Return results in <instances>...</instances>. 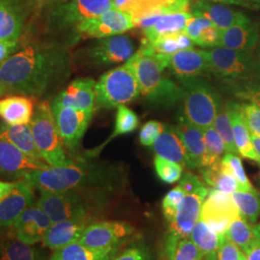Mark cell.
Here are the masks:
<instances>
[{"instance_id": "obj_1", "label": "cell", "mask_w": 260, "mask_h": 260, "mask_svg": "<svg viewBox=\"0 0 260 260\" xmlns=\"http://www.w3.org/2000/svg\"><path fill=\"white\" fill-rule=\"evenodd\" d=\"M69 51L54 42H25L0 65V83L8 95L33 100L50 95L62 87L71 74Z\"/></svg>"}, {"instance_id": "obj_2", "label": "cell", "mask_w": 260, "mask_h": 260, "mask_svg": "<svg viewBox=\"0 0 260 260\" xmlns=\"http://www.w3.org/2000/svg\"><path fill=\"white\" fill-rule=\"evenodd\" d=\"M118 177L115 167L77 158L69 166L33 171L24 179L40 191H78L86 194L98 189H112Z\"/></svg>"}, {"instance_id": "obj_3", "label": "cell", "mask_w": 260, "mask_h": 260, "mask_svg": "<svg viewBox=\"0 0 260 260\" xmlns=\"http://www.w3.org/2000/svg\"><path fill=\"white\" fill-rule=\"evenodd\" d=\"M125 64L134 73L139 84L140 93L150 104L168 108L183 100L181 86L166 77L163 72L165 68L157 58L140 47Z\"/></svg>"}, {"instance_id": "obj_4", "label": "cell", "mask_w": 260, "mask_h": 260, "mask_svg": "<svg viewBox=\"0 0 260 260\" xmlns=\"http://www.w3.org/2000/svg\"><path fill=\"white\" fill-rule=\"evenodd\" d=\"M183 89V110L186 119L205 129L213 125L223 104L221 95L204 77L178 78Z\"/></svg>"}, {"instance_id": "obj_5", "label": "cell", "mask_w": 260, "mask_h": 260, "mask_svg": "<svg viewBox=\"0 0 260 260\" xmlns=\"http://www.w3.org/2000/svg\"><path fill=\"white\" fill-rule=\"evenodd\" d=\"M30 124L38 149L50 167H64L75 163V160L66 152L48 101L45 100L38 103Z\"/></svg>"}, {"instance_id": "obj_6", "label": "cell", "mask_w": 260, "mask_h": 260, "mask_svg": "<svg viewBox=\"0 0 260 260\" xmlns=\"http://www.w3.org/2000/svg\"><path fill=\"white\" fill-rule=\"evenodd\" d=\"M95 109H113L134 102L139 96L137 78L128 66L103 74L94 86Z\"/></svg>"}, {"instance_id": "obj_7", "label": "cell", "mask_w": 260, "mask_h": 260, "mask_svg": "<svg viewBox=\"0 0 260 260\" xmlns=\"http://www.w3.org/2000/svg\"><path fill=\"white\" fill-rule=\"evenodd\" d=\"M207 54L210 75L223 82L251 81L256 76V60L252 52L219 46L207 50Z\"/></svg>"}, {"instance_id": "obj_8", "label": "cell", "mask_w": 260, "mask_h": 260, "mask_svg": "<svg viewBox=\"0 0 260 260\" xmlns=\"http://www.w3.org/2000/svg\"><path fill=\"white\" fill-rule=\"evenodd\" d=\"M37 205L52 223L91 215V204L85 193L78 191H40Z\"/></svg>"}, {"instance_id": "obj_9", "label": "cell", "mask_w": 260, "mask_h": 260, "mask_svg": "<svg viewBox=\"0 0 260 260\" xmlns=\"http://www.w3.org/2000/svg\"><path fill=\"white\" fill-rule=\"evenodd\" d=\"M135 46L127 35H116L99 39L94 44L79 52V58L89 65L109 67L128 61L134 54Z\"/></svg>"}, {"instance_id": "obj_10", "label": "cell", "mask_w": 260, "mask_h": 260, "mask_svg": "<svg viewBox=\"0 0 260 260\" xmlns=\"http://www.w3.org/2000/svg\"><path fill=\"white\" fill-rule=\"evenodd\" d=\"M56 126L66 149L75 154L93 119V111H83L51 103Z\"/></svg>"}, {"instance_id": "obj_11", "label": "cell", "mask_w": 260, "mask_h": 260, "mask_svg": "<svg viewBox=\"0 0 260 260\" xmlns=\"http://www.w3.org/2000/svg\"><path fill=\"white\" fill-rule=\"evenodd\" d=\"M114 9L112 0H69L61 2L52 13V28L75 27L88 19Z\"/></svg>"}, {"instance_id": "obj_12", "label": "cell", "mask_w": 260, "mask_h": 260, "mask_svg": "<svg viewBox=\"0 0 260 260\" xmlns=\"http://www.w3.org/2000/svg\"><path fill=\"white\" fill-rule=\"evenodd\" d=\"M134 232V226L127 222H93L84 231L78 242L94 250L117 248L129 239Z\"/></svg>"}, {"instance_id": "obj_13", "label": "cell", "mask_w": 260, "mask_h": 260, "mask_svg": "<svg viewBox=\"0 0 260 260\" xmlns=\"http://www.w3.org/2000/svg\"><path fill=\"white\" fill-rule=\"evenodd\" d=\"M135 27L129 14L117 9L105 12L102 16L88 19L75 28V37L82 39H103L121 35Z\"/></svg>"}, {"instance_id": "obj_14", "label": "cell", "mask_w": 260, "mask_h": 260, "mask_svg": "<svg viewBox=\"0 0 260 260\" xmlns=\"http://www.w3.org/2000/svg\"><path fill=\"white\" fill-rule=\"evenodd\" d=\"M240 216L232 194L210 189L202 207L200 220L204 221L218 235L226 233L230 223Z\"/></svg>"}, {"instance_id": "obj_15", "label": "cell", "mask_w": 260, "mask_h": 260, "mask_svg": "<svg viewBox=\"0 0 260 260\" xmlns=\"http://www.w3.org/2000/svg\"><path fill=\"white\" fill-rule=\"evenodd\" d=\"M49 167L47 162L29 157L10 141L0 136V177L20 180L33 171Z\"/></svg>"}, {"instance_id": "obj_16", "label": "cell", "mask_w": 260, "mask_h": 260, "mask_svg": "<svg viewBox=\"0 0 260 260\" xmlns=\"http://www.w3.org/2000/svg\"><path fill=\"white\" fill-rule=\"evenodd\" d=\"M209 190L210 189L205 185L193 193L185 194L175 221L169 224L170 236L177 239L188 238L190 236L196 223L200 220L202 207Z\"/></svg>"}, {"instance_id": "obj_17", "label": "cell", "mask_w": 260, "mask_h": 260, "mask_svg": "<svg viewBox=\"0 0 260 260\" xmlns=\"http://www.w3.org/2000/svg\"><path fill=\"white\" fill-rule=\"evenodd\" d=\"M52 223L47 214L37 205L26 208L11 226L16 239L35 245L43 241Z\"/></svg>"}, {"instance_id": "obj_18", "label": "cell", "mask_w": 260, "mask_h": 260, "mask_svg": "<svg viewBox=\"0 0 260 260\" xmlns=\"http://www.w3.org/2000/svg\"><path fill=\"white\" fill-rule=\"evenodd\" d=\"M93 222V217L88 215L52 223L42 243L46 248L57 250L78 242L84 231Z\"/></svg>"}, {"instance_id": "obj_19", "label": "cell", "mask_w": 260, "mask_h": 260, "mask_svg": "<svg viewBox=\"0 0 260 260\" xmlns=\"http://www.w3.org/2000/svg\"><path fill=\"white\" fill-rule=\"evenodd\" d=\"M95 82L92 78H77L53 99L52 103L83 111L95 110Z\"/></svg>"}, {"instance_id": "obj_20", "label": "cell", "mask_w": 260, "mask_h": 260, "mask_svg": "<svg viewBox=\"0 0 260 260\" xmlns=\"http://www.w3.org/2000/svg\"><path fill=\"white\" fill-rule=\"evenodd\" d=\"M34 187L27 180H18V185L0 201V226H11L29 206L34 204Z\"/></svg>"}, {"instance_id": "obj_21", "label": "cell", "mask_w": 260, "mask_h": 260, "mask_svg": "<svg viewBox=\"0 0 260 260\" xmlns=\"http://www.w3.org/2000/svg\"><path fill=\"white\" fill-rule=\"evenodd\" d=\"M177 78L209 76V61L206 50L189 48L171 56L168 67Z\"/></svg>"}, {"instance_id": "obj_22", "label": "cell", "mask_w": 260, "mask_h": 260, "mask_svg": "<svg viewBox=\"0 0 260 260\" xmlns=\"http://www.w3.org/2000/svg\"><path fill=\"white\" fill-rule=\"evenodd\" d=\"M186 151V166L189 169L202 168L205 153L204 129L184 118H180L175 126Z\"/></svg>"}, {"instance_id": "obj_23", "label": "cell", "mask_w": 260, "mask_h": 260, "mask_svg": "<svg viewBox=\"0 0 260 260\" xmlns=\"http://www.w3.org/2000/svg\"><path fill=\"white\" fill-rule=\"evenodd\" d=\"M189 10L193 16L209 19L221 31L249 19L242 12L208 0H196L190 5Z\"/></svg>"}, {"instance_id": "obj_24", "label": "cell", "mask_w": 260, "mask_h": 260, "mask_svg": "<svg viewBox=\"0 0 260 260\" xmlns=\"http://www.w3.org/2000/svg\"><path fill=\"white\" fill-rule=\"evenodd\" d=\"M26 20V12L18 0H0V41L18 42Z\"/></svg>"}, {"instance_id": "obj_25", "label": "cell", "mask_w": 260, "mask_h": 260, "mask_svg": "<svg viewBox=\"0 0 260 260\" xmlns=\"http://www.w3.org/2000/svg\"><path fill=\"white\" fill-rule=\"evenodd\" d=\"M258 41L259 30L249 19L223 30L220 46L234 50L252 52Z\"/></svg>"}, {"instance_id": "obj_26", "label": "cell", "mask_w": 260, "mask_h": 260, "mask_svg": "<svg viewBox=\"0 0 260 260\" xmlns=\"http://www.w3.org/2000/svg\"><path fill=\"white\" fill-rule=\"evenodd\" d=\"M34 100L12 94L0 100V118L10 125L30 123L34 114Z\"/></svg>"}, {"instance_id": "obj_27", "label": "cell", "mask_w": 260, "mask_h": 260, "mask_svg": "<svg viewBox=\"0 0 260 260\" xmlns=\"http://www.w3.org/2000/svg\"><path fill=\"white\" fill-rule=\"evenodd\" d=\"M228 110L231 118L233 135L235 140V145L238 150V154L244 158L251 159L258 163V158L253 149L251 142V134L247 124L243 119L241 112V104L229 102L226 103Z\"/></svg>"}, {"instance_id": "obj_28", "label": "cell", "mask_w": 260, "mask_h": 260, "mask_svg": "<svg viewBox=\"0 0 260 260\" xmlns=\"http://www.w3.org/2000/svg\"><path fill=\"white\" fill-rule=\"evenodd\" d=\"M192 17L193 15L190 12L166 13L162 15L150 27L143 30L144 40L148 42H154L159 38L183 32Z\"/></svg>"}, {"instance_id": "obj_29", "label": "cell", "mask_w": 260, "mask_h": 260, "mask_svg": "<svg viewBox=\"0 0 260 260\" xmlns=\"http://www.w3.org/2000/svg\"><path fill=\"white\" fill-rule=\"evenodd\" d=\"M0 136L10 141L29 157L37 161L46 162L38 149L30 123L18 125L1 123Z\"/></svg>"}, {"instance_id": "obj_30", "label": "cell", "mask_w": 260, "mask_h": 260, "mask_svg": "<svg viewBox=\"0 0 260 260\" xmlns=\"http://www.w3.org/2000/svg\"><path fill=\"white\" fill-rule=\"evenodd\" d=\"M152 148L158 156L177 163L182 167L187 165L185 148L175 126L165 125V128L154 142Z\"/></svg>"}, {"instance_id": "obj_31", "label": "cell", "mask_w": 260, "mask_h": 260, "mask_svg": "<svg viewBox=\"0 0 260 260\" xmlns=\"http://www.w3.org/2000/svg\"><path fill=\"white\" fill-rule=\"evenodd\" d=\"M184 33L194 44L200 47L220 46L222 31L205 17L193 16L187 23Z\"/></svg>"}, {"instance_id": "obj_32", "label": "cell", "mask_w": 260, "mask_h": 260, "mask_svg": "<svg viewBox=\"0 0 260 260\" xmlns=\"http://www.w3.org/2000/svg\"><path fill=\"white\" fill-rule=\"evenodd\" d=\"M119 249L120 247L94 250L75 242L54 250L49 260H112L117 255Z\"/></svg>"}, {"instance_id": "obj_33", "label": "cell", "mask_w": 260, "mask_h": 260, "mask_svg": "<svg viewBox=\"0 0 260 260\" xmlns=\"http://www.w3.org/2000/svg\"><path fill=\"white\" fill-rule=\"evenodd\" d=\"M189 238L197 245L205 260H217L220 245L219 235L204 221H198Z\"/></svg>"}, {"instance_id": "obj_34", "label": "cell", "mask_w": 260, "mask_h": 260, "mask_svg": "<svg viewBox=\"0 0 260 260\" xmlns=\"http://www.w3.org/2000/svg\"><path fill=\"white\" fill-rule=\"evenodd\" d=\"M139 126V118L135 114V112L132 111L125 105H121L118 107V111L116 114V120H115V126L112 132L110 137L106 140L103 145L99 146L98 148L92 149L91 151L87 152V155L89 158H93L100 154V152L103 150V148L109 144L112 140L117 138L118 136L125 135L133 132L137 129Z\"/></svg>"}, {"instance_id": "obj_35", "label": "cell", "mask_w": 260, "mask_h": 260, "mask_svg": "<svg viewBox=\"0 0 260 260\" xmlns=\"http://www.w3.org/2000/svg\"><path fill=\"white\" fill-rule=\"evenodd\" d=\"M202 176L207 185L225 194H233L238 190L235 177L223 170L221 162L210 167L203 168Z\"/></svg>"}, {"instance_id": "obj_36", "label": "cell", "mask_w": 260, "mask_h": 260, "mask_svg": "<svg viewBox=\"0 0 260 260\" xmlns=\"http://www.w3.org/2000/svg\"><path fill=\"white\" fill-rule=\"evenodd\" d=\"M166 254L169 260H205L203 253L189 237L177 239L168 235Z\"/></svg>"}, {"instance_id": "obj_37", "label": "cell", "mask_w": 260, "mask_h": 260, "mask_svg": "<svg viewBox=\"0 0 260 260\" xmlns=\"http://www.w3.org/2000/svg\"><path fill=\"white\" fill-rule=\"evenodd\" d=\"M0 260H46L44 251L18 239L1 247Z\"/></svg>"}, {"instance_id": "obj_38", "label": "cell", "mask_w": 260, "mask_h": 260, "mask_svg": "<svg viewBox=\"0 0 260 260\" xmlns=\"http://www.w3.org/2000/svg\"><path fill=\"white\" fill-rule=\"evenodd\" d=\"M232 195L242 217L251 223L257 222L260 217L259 191H235Z\"/></svg>"}, {"instance_id": "obj_39", "label": "cell", "mask_w": 260, "mask_h": 260, "mask_svg": "<svg viewBox=\"0 0 260 260\" xmlns=\"http://www.w3.org/2000/svg\"><path fill=\"white\" fill-rule=\"evenodd\" d=\"M205 153L202 168L210 167L221 162L226 151L223 140L213 125L204 129Z\"/></svg>"}, {"instance_id": "obj_40", "label": "cell", "mask_w": 260, "mask_h": 260, "mask_svg": "<svg viewBox=\"0 0 260 260\" xmlns=\"http://www.w3.org/2000/svg\"><path fill=\"white\" fill-rule=\"evenodd\" d=\"M225 235L231 241L237 245L242 251L247 248L251 242L256 239L253 226L248 223V221L243 218L241 215L235 218L230 223Z\"/></svg>"}, {"instance_id": "obj_41", "label": "cell", "mask_w": 260, "mask_h": 260, "mask_svg": "<svg viewBox=\"0 0 260 260\" xmlns=\"http://www.w3.org/2000/svg\"><path fill=\"white\" fill-rule=\"evenodd\" d=\"M213 126L215 129L219 132L221 137L223 138L225 149L229 153L233 154H238V150L235 145V140L233 135V127L230 114L228 110L226 103L222 104L220 107V110L218 112L215 120H214Z\"/></svg>"}, {"instance_id": "obj_42", "label": "cell", "mask_w": 260, "mask_h": 260, "mask_svg": "<svg viewBox=\"0 0 260 260\" xmlns=\"http://www.w3.org/2000/svg\"><path fill=\"white\" fill-rule=\"evenodd\" d=\"M221 166L224 171L232 174L235 177L238 190L237 191H252L254 190L253 186L251 185L250 179L247 177L245 170L242 164L241 159L236 154L226 153L223 155L221 160Z\"/></svg>"}, {"instance_id": "obj_43", "label": "cell", "mask_w": 260, "mask_h": 260, "mask_svg": "<svg viewBox=\"0 0 260 260\" xmlns=\"http://www.w3.org/2000/svg\"><path fill=\"white\" fill-rule=\"evenodd\" d=\"M154 168L160 180L167 184H174L182 177L183 167L181 165L158 155L154 157Z\"/></svg>"}, {"instance_id": "obj_44", "label": "cell", "mask_w": 260, "mask_h": 260, "mask_svg": "<svg viewBox=\"0 0 260 260\" xmlns=\"http://www.w3.org/2000/svg\"><path fill=\"white\" fill-rule=\"evenodd\" d=\"M185 193L178 185L171 190L162 201V212L168 223L171 224L175 221L178 208L181 205Z\"/></svg>"}, {"instance_id": "obj_45", "label": "cell", "mask_w": 260, "mask_h": 260, "mask_svg": "<svg viewBox=\"0 0 260 260\" xmlns=\"http://www.w3.org/2000/svg\"><path fill=\"white\" fill-rule=\"evenodd\" d=\"M243 119L251 135L260 136V107L255 103H245L241 105Z\"/></svg>"}, {"instance_id": "obj_46", "label": "cell", "mask_w": 260, "mask_h": 260, "mask_svg": "<svg viewBox=\"0 0 260 260\" xmlns=\"http://www.w3.org/2000/svg\"><path fill=\"white\" fill-rule=\"evenodd\" d=\"M164 128L165 125L160 121H149L146 122L140 130V143L144 147H152Z\"/></svg>"}, {"instance_id": "obj_47", "label": "cell", "mask_w": 260, "mask_h": 260, "mask_svg": "<svg viewBox=\"0 0 260 260\" xmlns=\"http://www.w3.org/2000/svg\"><path fill=\"white\" fill-rule=\"evenodd\" d=\"M219 238L220 245L217 260H240V248L233 241H231L226 237L225 233L223 235H219Z\"/></svg>"}, {"instance_id": "obj_48", "label": "cell", "mask_w": 260, "mask_h": 260, "mask_svg": "<svg viewBox=\"0 0 260 260\" xmlns=\"http://www.w3.org/2000/svg\"><path fill=\"white\" fill-rule=\"evenodd\" d=\"M149 3L158 10L166 13L188 12L190 8L189 0H149Z\"/></svg>"}, {"instance_id": "obj_49", "label": "cell", "mask_w": 260, "mask_h": 260, "mask_svg": "<svg viewBox=\"0 0 260 260\" xmlns=\"http://www.w3.org/2000/svg\"><path fill=\"white\" fill-rule=\"evenodd\" d=\"M112 260H150V257L145 247L133 246L116 255Z\"/></svg>"}, {"instance_id": "obj_50", "label": "cell", "mask_w": 260, "mask_h": 260, "mask_svg": "<svg viewBox=\"0 0 260 260\" xmlns=\"http://www.w3.org/2000/svg\"><path fill=\"white\" fill-rule=\"evenodd\" d=\"M179 186L181 187L185 194H188L203 188L205 184L198 176L191 173H185L180 178Z\"/></svg>"}, {"instance_id": "obj_51", "label": "cell", "mask_w": 260, "mask_h": 260, "mask_svg": "<svg viewBox=\"0 0 260 260\" xmlns=\"http://www.w3.org/2000/svg\"><path fill=\"white\" fill-rule=\"evenodd\" d=\"M236 96L250 101L260 107V85L247 86L243 91L236 93Z\"/></svg>"}, {"instance_id": "obj_52", "label": "cell", "mask_w": 260, "mask_h": 260, "mask_svg": "<svg viewBox=\"0 0 260 260\" xmlns=\"http://www.w3.org/2000/svg\"><path fill=\"white\" fill-rule=\"evenodd\" d=\"M20 40L18 42L0 41V65L13 55L19 48Z\"/></svg>"}, {"instance_id": "obj_53", "label": "cell", "mask_w": 260, "mask_h": 260, "mask_svg": "<svg viewBox=\"0 0 260 260\" xmlns=\"http://www.w3.org/2000/svg\"><path fill=\"white\" fill-rule=\"evenodd\" d=\"M216 3H223L245 7L248 9L259 10L260 0H208Z\"/></svg>"}, {"instance_id": "obj_54", "label": "cell", "mask_w": 260, "mask_h": 260, "mask_svg": "<svg viewBox=\"0 0 260 260\" xmlns=\"http://www.w3.org/2000/svg\"><path fill=\"white\" fill-rule=\"evenodd\" d=\"M248 260H260V240L256 238L243 250Z\"/></svg>"}, {"instance_id": "obj_55", "label": "cell", "mask_w": 260, "mask_h": 260, "mask_svg": "<svg viewBox=\"0 0 260 260\" xmlns=\"http://www.w3.org/2000/svg\"><path fill=\"white\" fill-rule=\"evenodd\" d=\"M114 9L120 10L124 13L131 14L138 4V0H112Z\"/></svg>"}, {"instance_id": "obj_56", "label": "cell", "mask_w": 260, "mask_h": 260, "mask_svg": "<svg viewBox=\"0 0 260 260\" xmlns=\"http://www.w3.org/2000/svg\"><path fill=\"white\" fill-rule=\"evenodd\" d=\"M17 185H18V181L17 182L0 181V201H2L5 197L9 195Z\"/></svg>"}, {"instance_id": "obj_57", "label": "cell", "mask_w": 260, "mask_h": 260, "mask_svg": "<svg viewBox=\"0 0 260 260\" xmlns=\"http://www.w3.org/2000/svg\"><path fill=\"white\" fill-rule=\"evenodd\" d=\"M251 142L254 151L256 153V156L258 158V164L260 165V136L251 135Z\"/></svg>"}, {"instance_id": "obj_58", "label": "cell", "mask_w": 260, "mask_h": 260, "mask_svg": "<svg viewBox=\"0 0 260 260\" xmlns=\"http://www.w3.org/2000/svg\"><path fill=\"white\" fill-rule=\"evenodd\" d=\"M255 77H257V79L259 80L260 83V52L259 56H258V59L256 60V76H255Z\"/></svg>"}, {"instance_id": "obj_59", "label": "cell", "mask_w": 260, "mask_h": 260, "mask_svg": "<svg viewBox=\"0 0 260 260\" xmlns=\"http://www.w3.org/2000/svg\"><path fill=\"white\" fill-rule=\"evenodd\" d=\"M6 94H7V92H6L5 88H4V86H3L2 84L0 83V96L6 95Z\"/></svg>"}, {"instance_id": "obj_60", "label": "cell", "mask_w": 260, "mask_h": 260, "mask_svg": "<svg viewBox=\"0 0 260 260\" xmlns=\"http://www.w3.org/2000/svg\"><path fill=\"white\" fill-rule=\"evenodd\" d=\"M39 1H47V2H65L66 0H39Z\"/></svg>"}, {"instance_id": "obj_61", "label": "cell", "mask_w": 260, "mask_h": 260, "mask_svg": "<svg viewBox=\"0 0 260 260\" xmlns=\"http://www.w3.org/2000/svg\"><path fill=\"white\" fill-rule=\"evenodd\" d=\"M253 229H254V231H256V232L260 233V223L256 224V225H253Z\"/></svg>"}, {"instance_id": "obj_62", "label": "cell", "mask_w": 260, "mask_h": 260, "mask_svg": "<svg viewBox=\"0 0 260 260\" xmlns=\"http://www.w3.org/2000/svg\"><path fill=\"white\" fill-rule=\"evenodd\" d=\"M240 260H248L247 259V257H246V255L244 254V252L241 251V254H240Z\"/></svg>"}, {"instance_id": "obj_63", "label": "cell", "mask_w": 260, "mask_h": 260, "mask_svg": "<svg viewBox=\"0 0 260 260\" xmlns=\"http://www.w3.org/2000/svg\"><path fill=\"white\" fill-rule=\"evenodd\" d=\"M254 230V229H253ZM254 234H255V236H256V238H258L260 240V233L258 232H256V231H254Z\"/></svg>"}, {"instance_id": "obj_64", "label": "cell", "mask_w": 260, "mask_h": 260, "mask_svg": "<svg viewBox=\"0 0 260 260\" xmlns=\"http://www.w3.org/2000/svg\"><path fill=\"white\" fill-rule=\"evenodd\" d=\"M189 1H190V0H189Z\"/></svg>"}]
</instances>
